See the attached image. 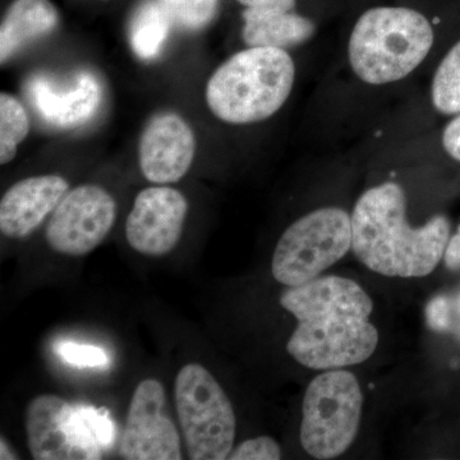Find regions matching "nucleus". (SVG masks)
<instances>
[{"instance_id": "obj_1", "label": "nucleus", "mask_w": 460, "mask_h": 460, "mask_svg": "<svg viewBox=\"0 0 460 460\" xmlns=\"http://www.w3.org/2000/svg\"><path fill=\"white\" fill-rule=\"evenodd\" d=\"M280 305L298 321L287 350L305 367L338 370L367 361L376 350L378 332L370 323L374 304L354 280L319 277L290 287Z\"/></svg>"}, {"instance_id": "obj_2", "label": "nucleus", "mask_w": 460, "mask_h": 460, "mask_svg": "<svg viewBox=\"0 0 460 460\" xmlns=\"http://www.w3.org/2000/svg\"><path fill=\"white\" fill-rule=\"evenodd\" d=\"M350 219L354 255L384 277H428L449 243L450 223L444 215L411 228L407 222V198L395 181L366 190Z\"/></svg>"}, {"instance_id": "obj_3", "label": "nucleus", "mask_w": 460, "mask_h": 460, "mask_svg": "<svg viewBox=\"0 0 460 460\" xmlns=\"http://www.w3.org/2000/svg\"><path fill=\"white\" fill-rule=\"evenodd\" d=\"M295 81V60L288 50L247 47L215 69L206 84V102L224 123H260L284 107Z\"/></svg>"}, {"instance_id": "obj_4", "label": "nucleus", "mask_w": 460, "mask_h": 460, "mask_svg": "<svg viewBox=\"0 0 460 460\" xmlns=\"http://www.w3.org/2000/svg\"><path fill=\"white\" fill-rule=\"evenodd\" d=\"M431 22L416 9L375 7L357 20L348 60L362 83L383 86L416 71L434 47Z\"/></svg>"}, {"instance_id": "obj_5", "label": "nucleus", "mask_w": 460, "mask_h": 460, "mask_svg": "<svg viewBox=\"0 0 460 460\" xmlns=\"http://www.w3.org/2000/svg\"><path fill=\"white\" fill-rule=\"evenodd\" d=\"M363 394L352 372L328 370L311 381L302 405L299 440L308 456H341L356 440L361 425Z\"/></svg>"}, {"instance_id": "obj_6", "label": "nucleus", "mask_w": 460, "mask_h": 460, "mask_svg": "<svg viewBox=\"0 0 460 460\" xmlns=\"http://www.w3.org/2000/svg\"><path fill=\"white\" fill-rule=\"evenodd\" d=\"M174 396L190 458L228 459L234 445L237 420L217 378L204 366L189 363L175 377Z\"/></svg>"}, {"instance_id": "obj_7", "label": "nucleus", "mask_w": 460, "mask_h": 460, "mask_svg": "<svg viewBox=\"0 0 460 460\" xmlns=\"http://www.w3.org/2000/svg\"><path fill=\"white\" fill-rule=\"evenodd\" d=\"M352 250V219L339 208H323L299 217L281 234L271 272L288 288L316 279Z\"/></svg>"}, {"instance_id": "obj_8", "label": "nucleus", "mask_w": 460, "mask_h": 460, "mask_svg": "<svg viewBox=\"0 0 460 460\" xmlns=\"http://www.w3.org/2000/svg\"><path fill=\"white\" fill-rule=\"evenodd\" d=\"M117 219V202L98 184H81L66 193L51 214L45 238L65 256L93 252L108 237Z\"/></svg>"}, {"instance_id": "obj_9", "label": "nucleus", "mask_w": 460, "mask_h": 460, "mask_svg": "<svg viewBox=\"0 0 460 460\" xmlns=\"http://www.w3.org/2000/svg\"><path fill=\"white\" fill-rule=\"evenodd\" d=\"M165 389L160 381L146 378L138 384L119 441V456L123 459H181L180 434L165 416Z\"/></svg>"}, {"instance_id": "obj_10", "label": "nucleus", "mask_w": 460, "mask_h": 460, "mask_svg": "<svg viewBox=\"0 0 460 460\" xmlns=\"http://www.w3.org/2000/svg\"><path fill=\"white\" fill-rule=\"evenodd\" d=\"M189 210L181 190L166 184L142 190L127 217V242L141 255H168L180 242Z\"/></svg>"}, {"instance_id": "obj_11", "label": "nucleus", "mask_w": 460, "mask_h": 460, "mask_svg": "<svg viewBox=\"0 0 460 460\" xmlns=\"http://www.w3.org/2000/svg\"><path fill=\"white\" fill-rule=\"evenodd\" d=\"M137 151L144 177L154 184H171L190 172L198 140L192 127L181 114L160 111L142 129Z\"/></svg>"}, {"instance_id": "obj_12", "label": "nucleus", "mask_w": 460, "mask_h": 460, "mask_svg": "<svg viewBox=\"0 0 460 460\" xmlns=\"http://www.w3.org/2000/svg\"><path fill=\"white\" fill-rule=\"evenodd\" d=\"M27 93L39 117L58 129L84 126L96 114L102 100V84L87 71L78 72L66 84L35 75L27 83Z\"/></svg>"}, {"instance_id": "obj_13", "label": "nucleus", "mask_w": 460, "mask_h": 460, "mask_svg": "<svg viewBox=\"0 0 460 460\" xmlns=\"http://www.w3.org/2000/svg\"><path fill=\"white\" fill-rule=\"evenodd\" d=\"M68 190V181L58 174L17 181L0 201V232L11 239L29 237L53 214Z\"/></svg>"}, {"instance_id": "obj_14", "label": "nucleus", "mask_w": 460, "mask_h": 460, "mask_svg": "<svg viewBox=\"0 0 460 460\" xmlns=\"http://www.w3.org/2000/svg\"><path fill=\"white\" fill-rule=\"evenodd\" d=\"M296 0H263L246 7L242 39L247 47L288 50L310 40L314 23L295 12Z\"/></svg>"}, {"instance_id": "obj_15", "label": "nucleus", "mask_w": 460, "mask_h": 460, "mask_svg": "<svg viewBox=\"0 0 460 460\" xmlns=\"http://www.w3.org/2000/svg\"><path fill=\"white\" fill-rule=\"evenodd\" d=\"M69 405L53 394L36 396L27 405L25 429L33 459L83 460L66 432Z\"/></svg>"}, {"instance_id": "obj_16", "label": "nucleus", "mask_w": 460, "mask_h": 460, "mask_svg": "<svg viewBox=\"0 0 460 460\" xmlns=\"http://www.w3.org/2000/svg\"><path fill=\"white\" fill-rule=\"evenodd\" d=\"M59 23L50 0H13L0 25V63L5 65L30 42L49 35Z\"/></svg>"}, {"instance_id": "obj_17", "label": "nucleus", "mask_w": 460, "mask_h": 460, "mask_svg": "<svg viewBox=\"0 0 460 460\" xmlns=\"http://www.w3.org/2000/svg\"><path fill=\"white\" fill-rule=\"evenodd\" d=\"M66 432L83 460L102 459L117 440V429L107 408L93 405H69Z\"/></svg>"}, {"instance_id": "obj_18", "label": "nucleus", "mask_w": 460, "mask_h": 460, "mask_svg": "<svg viewBox=\"0 0 460 460\" xmlns=\"http://www.w3.org/2000/svg\"><path fill=\"white\" fill-rule=\"evenodd\" d=\"M172 25L171 18L157 0H145L129 23V44L136 56L151 60L162 53Z\"/></svg>"}, {"instance_id": "obj_19", "label": "nucleus", "mask_w": 460, "mask_h": 460, "mask_svg": "<svg viewBox=\"0 0 460 460\" xmlns=\"http://www.w3.org/2000/svg\"><path fill=\"white\" fill-rule=\"evenodd\" d=\"M31 120L25 105L8 93H0V164L7 165L26 140Z\"/></svg>"}, {"instance_id": "obj_20", "label": "nucleus", "mask_w": 460, "mask_h": 460, "mask_svg": "<svg viewBox=\"0 0 460 460\" xmlns=\"http://www.w3.org/2000/svg\"><path fill=\"white\" fill-rule=\"evenodd\" d=\"M431 102L438 113L460 114V41L447 51L431 84Z\"/></svg>"}, {"instance_id": "obj_21", "label": "nucleus", "mask_w": 460, "mask_h": 460, "mask_svg": "<svg viewBox=\"0 0 460 460\" xmlns=\"http://www.w3.org/2000/svg\"><path fill=\"white\" fill-rule=\"evenodd\" d=\"M171 18L172 25L187 32H199L210 26L220 0H157Z\"/></svg>"}, {"instance_id": "obj_22", "label": "nucleus", "mask_w": 460, "mask_h": 460, "mask_svg": "<svg viewBox=\"0 0 460 460\" xmlns=\"http://www.w3.org/2000/svg\"><path fill=\"white\" fill-rule=\"evenodd\" d=\"M54 352L66 365L78 368H107L111 363L109 354L98 345L60 341L54 345Z\"/></svg>"}, {"instance_id": "obj_23", "label": "nucleus", "mask_w": 460, "mask_h": 460, "mask_svg": "<svg viewBox=\"0 0 460 460\" xmlns=\"http://www.w3.org/2000/svg\"><path fill=\"white\" fill-rule=\"evenodd\" d=\"M280 445L270 436H259L238 445L230 453V460H279Z\"/></svg>"}, {"instance_id": "obj_24", "label": "nucleus", "mask_w": 460, "mask_h": 460, "mask_svg": "<svg viewBox=\"0 0 460 460\" xmlns=\"http://www.w3.org/2000/svg\"><path fill=\"white\" fill-rule=\"evenodd\" d=\"M453 304L444 296H435L426 307L428 325L435 332H445L452 328Z\"/></svg>"}, {"instance_id": "obj_25", "label": "nucleus", "mask_w": 460, "mask_h": 460, "mask_svg": "<svg viewBox=\"0 0 460 460\" xmlns=\"http://www.w3.org/2000/svg\"><path fill=\"white\" fill-rule=\"evenodd\" d=\"M441 141L447 155L460 162V114L445 127Z\"/></svg>"}, {"instance_id": "obj_26", "label": "nucleus", "mask_w": 460, "mask_h": 460, "mask_svg": "<svg viewBox=\"0 0 460 460\" xmlns=\"http://www.w3.org/2000/svg\"><path fill=\"white\" fill-rule=\"evenodd\" d=\"M445 265L450 270H459L460 269V226L456 230V235L449 239L447 250H445Z\"/></svg>"}, {"instance_id": "obj_27", "label": "nucleus", "mask_w": 460, "mask_h": 460, "mask_svg": "<svg viewBox=\"0 0 460 460\" xmlns=\"http://www.w3.org/2000/svg\"><path fill=\"white\" fill-rule=\"evenodd\" d=\"M17 458L16 453L11 449V447H9L7 441L4 440V438H2V440H0V459L8 460Z\"/></svg>"}, {"instance_id": "obj_28", "label": "nucleus", "mask_w": 460, "mask_h": 460, "mask_svg": "<svg viewBox=\"0 0 460 460\" xmlns=\"http://www.w3.org/2000/svg\"><path fill=\"white\" fill-rule=\"evenodd\" d=\"M239 4L244 5V7H251V5L257 4V3L263 2V0H237Z\"/></svg>"}, {"instance_id": "obj_29", "label": "nucleus", "mask_w": 460, "mask_h": 460, "mask_svg": "<svg viewBox=\"0 0 460 460\" xmlns=\"http://www.w3.org/2000/svg\"><path fill=\"white\" fill-rule=\"evenodd\" d=\"M454 308L456 310V314H458V316L460 317V293L458 296H456V302H454Z\"/></svg>"}]
</instances>
